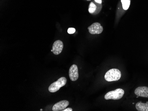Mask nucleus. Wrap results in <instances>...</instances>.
<instances>
[{
  "label": "nucleus",
  "instance_id": "nucleus-5",
  "mask_svg": "<svg viewBox=\"0 0 148 111\" xmlns=\"http://www.w3.org/2000/svg\"><path fill=\"white\" fill-rule=\"evenodd\" d=\"M64 48V44L61 40L56 41L52 46V52L55 55H58L61 53Z\"/></svg>",
  "mask_w": 148,
  "mask_h": 111
},
{
  "label": "nucleus",
  "instance_id": "nucleus-4",
  "mask_svg": "<svg viewBox=\"0 0 148 111\" xmlns=\"http://www.w3.org/2000/svg\"><path fill=\"white\" fill-rule=\"evenodd\" d=\"M88 29L91 34H99L103 32V29L100 23L95 22L89 26Z\"/></svg>",
  "mask_w": 148,
  "mask_h": 111
},
{
  "label": "nucleus",
  "instance_id": "nucleus-15",
  "mask_svg": "<svg viewBox=\"0 0 148 111\" xmlns=\"http://www.w3.org/2000/svg\"><path fill=\"white\" fill-rule=\"evenodd\" d=\"M40 111H43V109H40Z\"/></svg>",
  "mask_w": 148,
  "mask_h": 111
},
{
  "label": "nucleus",
  "instance_id": "nucleus-8",
  "mask_svg": "<svg viewBox=\"0 0 148 111\" xmlns=\"http://www.w3.org/2000/svg\"><path fill=\"white\" fill-rule=\"evenodd\" d=\"M134 93L138 97L148 98V87L146 86L138 87L135 89Z\"/></svg>",
  "mask_w": 148,
  "mask_h": 111
},
{
  "label": "nucleus",
  "instance_id": "nucleus-16",
  "mask_svg": "<svg viewBox=\"0 0 148 111\" xmlns=\"http://www.w3.org/2000/svg\"><path fill=\"white\" fill-rule=\"evenodd\" d=\"M88 1H90V0H88Z\"/></svg>",
  "mask_w": 148,
  "mask_h": 111
},
{
  "label": "nucleus",
  "instance_id": "nucleus-10",
  "mask_svg": "<svg viewBox=\"0 0 148 111\" xmlns=\"http://www.w3.org/2000/svg\"><path fill=\"white\" fill-rule=\"evenodd\" d=\"M123 9L126 10L129 8L130 4V0H121Z\"/></svg>",
  "mask_w": 148,
  "mask_h": 111
},
{
  "label": "nucleus",
  "instance_id": "nucleus-2",
  "mask_svg": "<svg viewBox=\"0 0 148 111\" xmlns=\"http://www.w3.org/2000/svg\"><path fill=\"white\" fill-rule=\"evenodd\" d=\"M124 94V91L122 89H117L110 91L105 95V99L106 100H117L121 99Z\"/></svg>",
  "mask_w": 148,
  "mask_h": 111
},
{
  "label": "nucleus",
  "instance_id": "nucleus-6",
  "mask_svg": "<svg viewBox=\"0 0 148 111\" xmlns=\"http://www.w3.org/2000/svg\"><path fill=\"white\" fill-rule=\"evenodd\" d=\"M70 78L72 81H75L79 78L78 67L76 65L73 64L70 68L69 71Z\"/></svg>",
  "mask_w": 148,
  "mask_h": 111
},
{
  "label": "nucleus",
  "instance_id": "nucleus-13",
  "mask_svg": "<svg viewBox=\"0 0 148 111\" xmlns=\"http://www.w3.org/2000/svg\"><path fill=\"white\" fill-rule=\"evenodd\" d=\"M72 109L71 108H66L65 109H64L62 110L63 111H72Z\"/></svg>",
  "mask_w": 148,
  "mask_h": 111
},
{
  "label": "nucleus",
  "instance_id": "nucleus-14",
  "mask_svg": "<svg viewBox=\"0 0 148 111\" xmlns=\"http://www.w3.org/2000/svg\"><path fill=\"white\" fill-rule=\"evenodd\" d=\"M95 1L98 4H101L102 3V0H95Z\"/></svg>",
  "mask_w": 148,
  "mask_h": 111
},
{
  "label": "nucleus",
  "instance_id": "nucleus-3",
  "mask_svg": "<svg viewBox=\"0 0 148 111\" xmlns=\"http://www.w3.org/2000/svg\"><path fill=\"white\" fill-rule=\"evenodd\" d=\"M66 83V79L65 77L60 78L57 81L52 83L49 88L50 92L55 93L65 85Z\"/></svg>",
  "mask_w": 148,
  "mask_h": 111
},
{
  "label": "nucleus",
  "instance_id": "nucleus-1",
  "mask_svg": "<svg viewBox=\"0 0 148 111\" xmlns=\"http://www.w3.org/2000/svg\"><path fill=\"white\" fill-rule=\"evenodd\" d=\"M121 72L117 69H110L105 75V79L107 82H111L117 81L120 79Z\"/></svg>",
  "mask_w": 148,
  "mask_h": 111
},
{
  "label": "nucleus",
  "instance_id": "nucleus-12",
  "mask_svg": "<svg viewBox=\"0 0 148 111\" xmlns=\"http://www.w3.org/2000/svg\"><path fill=\"white\" fill-rule=\"evenodd\" d=\"M75 32V29L74 28H69L68 30V33L70 34H74Z\"/></svg>",
  "mask_w": 148,
  "mask_h": 111
},
{
  "label": "nucleus",
  "instance_id": "nucleus-7",
  "mask_svg": "<svg viewBox=\"0 0 148 111\" xmlns=\"http://www.w3.org/2000/svg\"><path fill=\"white\" fill-rule=\"evenodd\" d=\"M69 104V101L66 100L60 101L57 103L55 104L52 107V111H62L66 108Z\"/></svg>",
  "mask_w": 148,
  "mask_h": 111
},
{
  "label": "nucleus",
  "instance_id": "nucleus-11",
  "mask_svg": "<svg viewBox=\"0 0 148 111\" xmlns=\"http://www.w3.org/2000/svg\"><path fill=\"white\" fill-rule=\"evenodd\" d=\"M97 8V7L96 5L94 4L93 2H91L89 6V12L90 14H93L94 12L96 11Z\"/></svg>",
  "mask_w": 148,
  "mask_h": 111
},
{
  "label": "nucleus",
  "instance_id": "nucleus-9",
  "mask_svg": "<svg viewBox=\"0 0 148 111\" xmlns=\"http://www.w3.org/2000/svg\"><path fill=\"white\" fill-rule=\"evenodd\" d=\"M136 108L138 111H148V101L146 103L138 102L136 104Z\"/></svg>",
  "mask_w": 148,
  "mask_h": 111
}]
</instances>
